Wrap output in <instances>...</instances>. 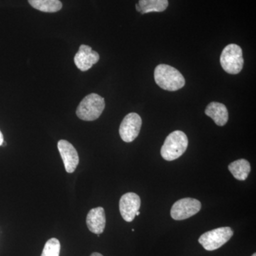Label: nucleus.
<instances>
[{
    "label": "nucleus",
    "mask_w": 256,
    "mask_h": 256,
    "mask_svg": "<svg viewBox=\"0 0 256 256\" xmlns=\"http://www.w3.org/2000/svg\"><path fill=\"white\" fill-rule=\"evenodd\" d=\"M222 68L226 73L238 74L244 67L242 48L238 45L230 44L224 48L220 57Z\"/></svg>",
    "instance_id": "4"
},
{
    "label": "nucleus",
    "mask_w": 256,
    "mask_h": 256,
    "mask_svg": "<svg viewBox=\"0 0 256 256\" xmlns=\"http://www.w3.org/2000/svg\"><path fill=\"white\" fill-rule=\"evenodd\" d=\"M58 149L63 160L66 171L73 173L79 163V156L76 150L72 143L60 140L58 142Z\"/></svg>",
    "instance_id": "9"
},
{
    "label": "nucleus",
    "mask_w": 256,
    "mask_h": 256,
    "mask_svg": "<svg viewBox=\"0 0 256 256\" xmlns=\"http://www.w3.org/2000/svg\"><path fill=\"white\" fill-rule=\"evenodd\" d=\"M90 256H104L102 254H99V252H94Z\"/></svg>",
    "instance_id": "18"
},
{
    "label": "nucleus",
    "mask_w": 256,
    "mask_h": 256,
    "mask_svg": "<svg viewBox=\"0 0 256 256\" xmlns=\"http://www.w3.org/2000/svg\"><path fill=\"white\" fill-rule=\"evenodd\" d=\"M88 228L92 233L101 234L105 229L106 218L105 210L102 207L92 208L86 217Z\"/></svg>",
    "instance_id": "11"
},
{
    "label": "nucleus",
    "mask_w": 256,
    "mask_h": 256,
    "mask_svg": "<svg viewBox=\"0 0 256 256\" xmlns=\"http://www.w3.org/2000/svg\"><path fill=\"white\" fill-rule=\"evenodd\" d=\"M60 244L57 238L50 239L45 244L41 256H60Z\"/></svg>",
    "instance_id": "16"
},
{
    "label": "nucleus",
    "mask_w": 256,
    "mask_h": 256,
    "mask_svg": "<svg viewBox=\"0 0 256 256\" xmlns=\"http://www.w3.org/2000/svg\"><path fill=\"white\" fill-rule=\"evenodd\" d=\"M252 256H256V254H254V255H252Z\"/></svg>",
    "instance_id": "21"
},
{
    "label": "nucleus",
    "mask_w": 256,
    "mask_h": 256,
    "mask_svg": "<svg viewBox=\"0 0 256 256\" xmlns=\"http://www.w3.org/2000/svg\"><path fill=\"white\" fill-rule=\"evenodd\" d=\"M136 10H137L138 12H140V8L139 5L136 4Z\"/></svg>",
    "instance_id": "19"
},
{
    "label": "nucleus",
    "mask_w": 256,
    "mask_h": 256,
    "mask_svg": "<svg viewBox=\"0 0 256 256\" xmlns=\"http://www.w3.org/2000/svg\"><path fill=\"white\" fill-rule=\"evenodd\" d=\"M105 99L96 94H89L77 108L76 114L84 121H94L98 118L105 109Z\"/></svg>",
    "instance_id": "3"
},
{
    "label": "nucleus",
    "mask_w": 256,
    "mask_h": 256,
    "mask_svg": "<svg viewBox=\"0 0 256 256\" xmlns=\"http://www.w3.org/2000/svg\"><path fill=\"white\" fill-rule=\"evenodd\" d=\"M3 142H4V138H3L2 133L0 131V146H2Z\"/></svg>",
    "instance_id": "17"
},
{
    "label": "nucleus",
    "mask_w": 256,
    "mask_h": 256,
    "mask_svg": "<svg viewBox=\"0 0 256 256\" xmlns=\"http://www.w3.org/2000/svg\"><path fill=\"white\" fill-rule=\"evenodd\" d=\"M142 126V119L136 112L128 114L120 126L119 133L121 139L126 142H131L138 138Z\"/></svg>",
    "instance_id": "7"
},
{
    "label": "nucleus",
    "mask_w": 256,
    "mask_h": 256,
    "mask_svg": "<svg viewBox=\"0 0 256 256\" xmlns=\"http://www.w3.org/2000/svg\"><path fill=\"white\" fill-rule=\"evenodd\" d=\"M100 56L92 50V47L82 44L79 47L78 52L74 56V63L82 72H86L92 66L98 62Z\"/></svg>",
    "instance_id": "10"
},
{
    "label": "nucleus",
    "mask_w": 256,
    "mask_h": 256,
    "mask_svg": "<svg viewBox=\"0 0 256 256\" xmlns=\"http://www.w3.org/2000/svg\"><path fill=\"white\" fill-rule=\"evenodd\" d=\"M140 206V198L133 192L124 194L120 200V212L122 218L127 222H132L134 220L136 212L139 210Z\"/></svg>",
    "instance_id": "8"
},
{
    "label": "nucleus",
    "mask_w": 256,
    "mask_h": 256,
    "mask_svg": "<svg viewBox=\"0 0 256 256\" xmlns=\"http://www.w3.org/2000/svg\"><path fill=\"white\" fill-rule=\"evenodd\" d=\"M188 136L182 131L176 130L170 133L165 139L161 148V156L166 161H173L180 158L188 149Z\"/></svg>",
    "instance_id": "2"
},
{
    "label": "nucleus",
    "mask_w": 256,
    "mask_h": 256,
    "mask_svg": "<svg viewBox=\"0 0 256 256\" xmlns=\"http://www.w3.org/2000/svg\"><path fill=\"white\" fill-rule=\"evenodd\" d=\"M141 14L150 12H162L168 8V0H140Z\"/></svg>",
    "instance_id": "14"
},
{
    "label": "nucleus",
    "mask_w": 256,
    "mask_h": 256,
    "mask_svg": "<svg viewBox=\"0 0 256 256\" xmlns=\"http://www.w3.org/2000/svg\"><path fill=\"white\" fill-rule=\"evenodd\" d=\"M205 114L212 118L218 126H224L228 120V112L223 104L212 102L207 106Z\"/></svg>",
    "instance_id": "12"
},
{
    "label": "nucleus",
    "mask_w": 256,
    "mask_h": 256,
    "mask_svg": "<svg viewBox=\"0 0 256 256\" xmlns=\"http://www.w3.org/2000/svg\"><path fill=\"white\" fill-rule=\"evenodd\" d=\"M202 208L201 202L192 198H184L175 202L171 208V216L173 220H188L196 214Z\"/></svg>",
    "instance_id": "6"
},
{
    "label": "nucleus",
    "mask_w": 256,
    "mask_h": 256,
    "mask_svg": "<svg viewBox=\"0 0 256 256\" xmlns=\"http://www.w3.org/2000/svg\"><path fill=\"white\" fill-rule=\"evenodd\" d=\"M228 170L234 178L240 181H245L250 172V162L245 159L234 161L228 165Z\"/></svg>",
    "instance_id": "13"
},
{
    "label": "nucleus",
    "mask_w": 256,
    "mask_h": 256,
    "mask_svg": "<svg viewBox=\"0 0 256 256\" xmlns=\"http://www.w3.org/2000/svg\"><path fill=\"white\" fill-rule=\"evenodd\" d=\"M140 214V212L139 210H138V212H136V216H139Z\"/></svg>",
    "instance_id": "20"
},
{
    "label": "nucleus",
    "mask_w": 256,
    "mask_h": 256,
    "mask_svg": "<svg viewBox=\"0 0 256 256\" xmlns=\"http://www.w3.org/2000/svg\"><path fill=\"white\" fill-rule=\"evenodd\" d=\"M28 2L32 8L44 12H56L62 8V3L60 0H28Z\"/></svg>",
    "instance_id": "15"
},
{
    "label": "nucleus",
    "mask_w": 256,
    "mask_h": 256,
    "mask_svg": "<svg viewBox=\"0 0 256 256\" xmlns=\"http://www.w3.org/2000/svg\"><path fill=\"white\" fill-rule=\"evenodd\" d=\"M233 235V230L230 227H220L202 234L198 242L205 250L212 252L223 246Z\"/></svg>",
    "instance_id": "5"
},
{
    "label": "nucleus",
    "mask_w": 256,
    "mask_h": 256,
    "mask_svg": "<svg viewBox=\"0 0 256 256\" xmlns=\"http://www.w3.org/2000/svg\"><path fill=\"white\" fill-rule=\"evenodd\" d=\"M154 80L156 85L168 92H176L182 88L185 79L180 72L166 64H160L154 69Z\"/></svg>",
    "instance_id": "1"
}]
</instances>
